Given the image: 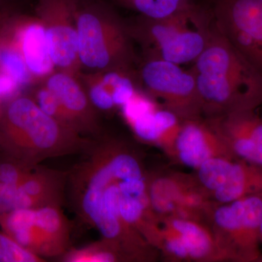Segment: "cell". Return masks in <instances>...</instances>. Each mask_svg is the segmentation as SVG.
<instances>
[{
	"instance_id": "1",
	"label": "cell",
	"mask_w": 262,
	"mask_h": 262,
	"mask_svg": "<svg viewBox=\"0 0 262 262\" xmlns=\"http://www.w3.org/2000/svg\"><path fill=\"white\" fill-rule=\"evenodd\" d=\"M84 151L69 181L77 214L126 261L155 259L158 251L147 241L154 235L158 218L140 156L127 143L110 137L91 143Z\"/></svg>"
},
{
	"instance_id": "2",
	"label": "cell",
	"mask_w": 262,
	"mask_h": 262,
	"mask_svg": "<svg viewBox=\"0 0 262 262\" xmlns=\"http://www.w3.org/2000/svg\"><path fill=\"white\" fill-rule=\"evenodd\" d=\"M203 118L262 105V76L214 27L209 42L191 68Z\"/></svg>"
},
{
	"instance_id": "3",
	"label": "cell",
	"mask_w": 262,
	"mask_h": 262,
	"mask_svg": "<svg viewBox=\"0 0 262 262\" xmlns=\"http://www.w3.org/2000/svg\"><path fill=\"white\" fill-rule=\"evenodd\" d=\"M91 142L45 113L32 96L18 94L5 103L0 116V151L30 166L84 151Z\"/></svg>"
},
{
	"instance_id": "4",
	"label": "cell",
	"mask_w": 262,
	"mask_h": 262,
	"mask_svg": "<svg viewBox=\"0 0 262 262\" xmlns=\"http://www.w3.org/2000/svg\"><path fill=\"white\" fill-rule=\"evenodd\" d=\"M131 37L141 45L146 58H159L179 65L193 63L209 42L215 27L209 7L196 3L167 18L141 17L128 26Z\"/></svg>"
},
{
	"instance_id": "5",
	"label": "cell",
	"mask_w": 262,
	"mask_h": 262,
	"mask_svg": "<svg viewBox=\"0 0 262 262\" xmlns=\"http://www.w3.org/2000/svg\"><path fill=\"white\" fill-rule=\"evenodd\" d=\"M80 66L96 72L130 68L134 52L128 26L105 5L75 0Z\"/></svg>"
},
{
	"instance_id": "6",
	"label": "cell",
	"mask_w": 262,
	"mask_h": 262,
	"mask_svg": "<svg viewBox=\"0 0 262 262\" xmlns=\"http://www.w3.org/2000/svg\"><path fill=\"white\" fill-rule=\"evenodd\" d=\"M262 193L217 203L208 221L222 261L258 262Z\"/></svg>"
},
{
	"instance_id": "7",
	"label": "cell",
	"mask_w": 262,
	"mask_h": 262,
	"mask_svg": "<svg viewBox=\"0 0 262 262\" xmlns=\"http://www.w3.org/2000/svg\"><path fill=\"white\" fill-rule=\"evenodd\" d=\"M137 79L144 94L180 120L203 118L195 77L191 69L184 70L172 62L144 57Z\"/></svg>"
},
{
	"instance_id": "8",
	"label": "cell",
	"mask_w": 262,
	"mask_h": 262,
	"mask_svg": "<svg viewBox=\"0 0 262 262\" xmlns=\"http://www.w3.org/2000/svg\"><path fill=\"white\" fill-rule=\"evenodd\" d=\"M215 27L262 76V0H207Z\"/></svg>"
},
{
	"instance_id": "9",
	"label": "cell",
	"mask_w": 262,
	"mask_h": 262,
	"mask_svg": "<svg viewBox=\"0 0 262 262\" xmlns=\"http://www.w3.org/2000/svg\"><path fill=\"white\" fill-rule=\"evenodd\" d=\"M36 15L44 27L55 67L77 75L80 63L75 0H38Z\"/></svg>"
},
{
	"instance_id": "10",
	"label": "cell",
	"mask_w": 262,
	"mask_h": 262,
	"mask_svg": "<svg viewBox=\"0 0 262 262\" xmlns=\"http://www.w3.org/2000/svg\"><path fill=\"white\" fill-rule=\"evenodd\" d=\"M158 251L170 261H222L209 226L179 217L160 219Z\"/></svg>"
},
{
	"instance_id": "11",
	"label": "cell",
	"mask_w": 262,
	"mask_h": 262,
	"mask_svg": "<svg viewBox=\"0 0 262 262\" xmlns=\"http://www.w3.org/2000/svg\"><path fill=\"white\" fill-rule=\"evenodd\" d=\"M121 110L139 139L156 144L169 157H173L174 144L182 122L175 114L139 91Z\"/></svg>"
},
{
	"instance_id": "12",
	"label": "cell",
	"mask_w": 262,
	"mask_h": 262,
	"mask_svg": "<svg viewBox=\"0 0 262 262\" xmlns=\"http://www.w3.org/2000/svg\"><path fill=\"white\" fill-rule=\"evenodd\" d=\"M204 119L236 159L262 167V117L256 110Z\"/></svg>"
},
{
	"instance_id": "13",
	"label": "cell",
	"mask_w": 262,
	"mask_h": 262,
	"mask_svg": "<svg viewBox=\"0 0 262 262\" xmlns=\"http://www.w3.org/2000/svg\"><path fill=\"white\" fill-rule=\"evenodd\" d=\"M216 158L237 160L206 119L182 120L172 158L196 170L207 160Z\"/></svg>"
},
{
	"instance_id": "14",
	"label": "cell",
	"mask_w": 262,
	"mask_h": 262,
	"mask_svg": "<svg viewBox=\"0 0 262 262\" xmlns=\"http://www.w3.org/2000/svg\"><path fill=\"white\" fill-rule=\"evenodd\" d=\"M77 123L81 134H94L98 127L94 106L85 88L75 75L70 72H53L46 77V84Z\"/></svg>"
},
{
	"instance_id": "15",
	"label": "cell",
	"mask_w": 262,
	"mask_h": 262,
	"mask_svg": "<svg viewBox=\"0 0 262 262\" xmlns=\"http://www.w3.org/2000/svg\"><path fill=\"white\" fill-rule=\"evenodd\" d=\"M11 40L34 79L47 77L53 73L55 65L48 50L44 27L37 16L31 18L18 13Z\"/></svg>"
},
{
	"instance_id": "16",
	"label": "cell",
	"mask_w": 262,
	"mask_h": 262,
	"mask_svg": "<svg viewBox=\"0 0 262 262\" xmlns=\"http://www.w3.org/2000/svg\"><path fill=\"white\" fill-rule=\"evenodd\" d=\"M262 193V167L241 160H229L211 199L220 204Z\"/></svg>"
},
{
	"instance_id": "17",
	"label": "cell",
	"mask_w": 262,
	"mask_h": 262,
	"mask_svg": "<svg viewBox=\"0 0 262 262\" xmlns=\"http://www.w3.org/2000/svg\"><path fill=\"white\" fill-rule=\"evenodd\" d=\"M64 177L55 172H29L18 184L15 210L58 205Z\"/></svg>"
},
{
	"instance_id": "18",
	"label": "cell",
	"mask_w": 262,
	"mask_h": 262,
	"mask_svg": "<svg viewBox=\"0 0 262 262\" xmlns=\"http://www.w3.org/2000/svg\"><path fill=\"white\" fill-rule=\"evenodd\" d=\"M196 180V175L182 173L149 176L148 194L150 205L158 220L173 214L179 198Z\"/></svg>"
},
{
	"instance_id": "19",
	"label": "cell",
	"mask_w": 262,
	"mask_h": 262,
	"mask_svg": "<svg viewBox=\"0 0 262 262\" xmlns=\"http://www.w3.org/2000/svg\"><path fill=\"white\" fill-rule=\"evenodd\" d=\"M122 6L134 10L142 18L158 20L187 10L194 0H115Z\"/></svg>"
},
{
	"instance_id": "20",
	"label": "cell",
	"mask_w": 262,
	"mask_h": 262,
	"mask_svg": "<svg viewBox=\"0 0 262 262\" xmlns=\"http://www.w3.org/2000/svg\"><path fill=\"white\" fill-rule=\"evenodd\" d=\"M34 95L32 97L45 113L71 130L82 135L74 119L66 111L56 96L46 85L38 89Z\"/></svg>"
},
{
	"instance_id": "21",
	"label": "cell",
	"mask_w": 262,
	"mask_h": 262,
	"mask_svg": "<svg viewBox=\"0 0 262 262\" xmlns=\"http://www.w3.org/2000/svg\"><path fill=\"white\" fill-rule=\"evenodd\" d=\"M65 261L70 262L126 261L120 251L104 241L82 249L74 250L66 255Z\"/></svg>"
},
{
	"instance_id": "22",
	"label": "cell",
	"mask_w": 262,
	"mask_h": 262,
	"mask_svg": "<svg viewBox=\"0 0 262 262\" xmlns=\"http://www.w3.org/2000/svg\"><path fill=\"white\" fill-rule=\"evenodd\" d=\"M0 68L9 74L20 88L28 85L34 80L20 51L12 40L5 46L3 50Z\"/></svg>"
},
{
	"instance_id": "23",
	"label": "cell",
	"mask_w": 262,
	"mask_h": 262,
	"mask_svg": "<svg viewBox=\"0 0 262 262\" xmlns=\"http://www.w3.org/2000/svg\"><path fill=\"white\" fill-rule=\"evenodd\" d=\"M42 257L0 231V262H40Z\"/></svg>"
},
{
	"instance_id": "24",
	"label": "cell",
	"mask_w": 262,
	"mask_h": 262,
	"mask_svg": "<svg viewBox=\"0 0 262 262\" xmlns=\"http://www.w3.org/2000/svg\"><path fill=\"white\" fill-rule=\"evenodd\" d=\"M34 168L0 151V183L18 184Z\"/></svg>"
},
{
	"instance_id": "25",
	"label": "cell",
	"mask_w": 262,
	"mask_h": 262,
	"mask_svg": "<svg viewBox=\"0 0 262 262\" xmlns=\"http://www.w3.org/2000/svg\"><path fill=\"white\" fill-rule=\"evenodd\" d=\"M18 13L15 8L0 5V67L3 50L11 39Z\"/></svg>"
},
{
	"instance_id": "26",
	"label": "cell",
	"mask_w": 262,
	"mask_h": 262,
	"mask_svg": "<svg viewBox=\"0 0 262 262\" xmlns=\"http://www.w3.org/2000/svg\"><path fill=\"white\" fill-rule=\"evenodd\" d=\"M20 86L14 79L0 68V99L5 103L18 95Z\"/></svg>"
},
{
	"instance_id": "27",
	"label": "cell",
	"mask_w": 262,
	"mask_h": 262,
	"mask_svg": "<svg viewBox=\"0 0 262 262\" xmlns=\"http://www.w3.org/2000/svg\"><path fill=\"white\" fill-rule=\"evenodd\" d=\"M17 1L18 0H0V5L15 8V3H17Z\"/></svg>"
},
{
	"instance_id": "28",
	"label": "cell",
	"mask_w": 262,
	"mask_h": 262,
	"mask_svg": "<svg viewBox=\"0 0 262 262\" xmlns=\"http://www.w3.org/2000/svg\"><path fill=\"white\" fill-rule=\"evenodd\" d=\"M5 103L0 99V116H1L2 112H3V106H4Z\"/></svg>"
},
{
	"instance_id": "29",
	"label": "cell",
	"mask_w": 262,
	"mask_h": 262,
	"mask_svg": "<svg viewBox=\"0 0 262 262\" xmlns=\"http://www.w3.org/2000/svg\"><path fill=\"white\" fill-rule=\"evenodd\" d=\"M260 241L262 244V222L261 225V229H260Z\"/></svg>"
},
{
	"instance_id": "30",
	"label": "cell",
	"mask_w": 262,
	"mask_h": 262,
	"mask_svg": "<svg viewBox=\"0 0 262 262\" xmlns=\"http://www.w3.org/2000/svg\"><path fill=\"white\" fill-rule=\"evenodd\" d=\"M258 262H262V255L261 257H260L259 260H258Z\"/></svg>"
}]
</instances>
